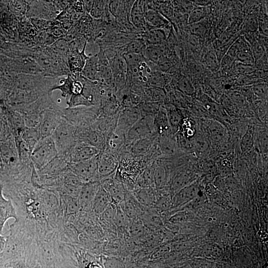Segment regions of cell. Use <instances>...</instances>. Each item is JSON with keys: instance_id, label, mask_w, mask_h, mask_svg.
Segmentation results:
<instances>
[{"instance_id": "db71d44e", "label": "cell", "mask_w": 268, "mask_h": 268, "mask_svg": "<svg viewBox=\"0 0 268 268\" xmlns=\"http://www.w3.org/2000/svg\"><path fill=\"white\" fill-rule=\"evenodd\" d=\"M5 244V240L4 238L0 236V252L3 249Z\"/></svg>"}, {"instance_id": "ab89813d", "label": "cell", "mask_w": 268, "mask_h": 268, "mask_svg": "<svg viewBox=\"0 0 268 268\" xmlns=\"http://www.w3.org/2000/svg\"><path fill=\"white\" fill-rule=\"evenodd\" d=\"M105 4L104 0H94L93 7L89 14L94 19H101L104 12Z\"/></svg>"}, {"instance_id": "f5cc1de1", "label": "cell", "mask_w": 268, "mask_h": 268, "mask_svg": "<svg viewBox=\"0 0 268 268\" xmlns=\"http://www.w3.org/2000/svg\"><path fill=\"white\" fill-rule=\"evenodd\" d=\"M94 0H83V6L84 9L86 13H89L91 9L93 7L94 4Z\"/></svg>"}, {"instance_id": "1f68e13d", "label": "cell", "mask_w": 268, "mask_h": 268, "mask_svg": "<svg viewBox=\"0 0 268 268\" xmlns=\"http://www.w3.org/2000/svg\"><path fill=\"white\" fill-rule=\"evenodd\" d=\"M147 46L141 38H136L124 45V53L142 54Z\"/></svg>"}, {"instance_id": "4fadbf2b", "label": "cell", "mask_w": 268, "mask_h": 268, "mask_svg": "<svg viewBox=\"0 0 268 268\" xmlns=\"http://www.w3.org/2000/svg\"><path fill=\"white\" fill-rule=\"evenodd\" d=\"M158 145L161 155L172 158L178 154V147L175 134L170 130L158 135Z\"/></svg>"}, {"instance_id": "4dcf8cb0", "label": "cell", "mask_w": 268, "mask_h": 268, "mask_svg": "<svg viewBox=\"0 0 268 268\" xmlns=\"http://www.w3.org/2000/svg\"><path fill=\"white\" fill-rule=\"evenodd\" d=\"M208 14V8L206 6H198L193 8L190 11L187 23L188 25L200 22L206 17Z\"/></svg>"}, {"instance_id": "7dc6e473", "label": "cell", "mask_w": 268, "mask_h": 268, "mask_svg": "<svg viewBox=\"0 0 268 268\" xmlns=\"http://www.w3.org/2000/svg\"><path fill=\"white\" fill-rule=\"evenodd\" d=\"M235 70L238 74L242 75L249 74L255 71L254 66L244 65L238 62L235 65Z\"/></svg>"}, {"instance_id": "e575fe53", "label": "cell", "mask_w": 268, "mask_h": 268, "mask_svg": "<svg viewBox=\"0 0 268 268\" xmlns=\"http://www.w3.org/2000/svg\"><path fill=\"white\" fill-rule=\"evenodd\" d=\"M67 107L72 108L79 106L90 107L92 104L82 94L71 95L67 100Z\"/></svg>"}, {"instance_id": "7402d4cb", "label": "cell", "mask_w": 268, "mask_h": 268, "mask_svg": "<svg viewBox=\"0 0 268 268\" xmlns=\"http://www.w3.org/2000/svg\"><path fill=\"white\" fill-rule=\"evenodd\" d=\"M112 203L109 194L100 184L92 203V209L95 213L101 214Z\"/></svg>"}, {"instance_id": "ee69618b", "label": "cell", "mask_w": 268, "mask_h": 268, "mask_svg": "<svg viewBox=\"0 0 268 268\" xmlns=\"http://www.w3.org/2000/svg\"><path fill=\"white\" fill-rule=\"evenodd\" d=\"M253 144V137L252 130L247 131L242 137L241 148L243 151H248L251 149Z\"/></svg>"}, {"instance_id": "8992f818", "label": "cell", "mask_w": 268, "mask_h": 268, "mask_svg": "<svg viewBox=\"0 0 268 268\" xmlns=\"http://www.w3.org/2000/svg\"><path fill=\"white\" fill-rule=\"evenodd\" d=\"M68 169L83 183L100 182L98 155L89 160L69 164Z\"/></svg>"}, {"instance_id": "60d3db41", "label": "cell", "mask_w": 268, "mask_h": 268, "mask_svg": "<svg viewBox=\"0 0 268 268\" xmlns=\"http://www.w3.org/2000/svg\"><path fill=\"white\" fill-rule=\"evenodd\" d=\"M51 47L58 52V53L65 54L67 57L69 52L68 43L67 40L64 38L59 39L57 40L52 45Z\"/></svg>"}, {"instance_id": "3957f363", "label": "cell", "mask_w": 268, "mask_h": 268, "mask_svg": "<svg viewBox=\"0 0 268 268\" xmlns=\"http://www.w3.org/2000/svg\"><path fill=\"white\" fill-rule=\"evenodd\" d=\"M58 156V151L51 136L41 138L31 153V161L36 171L40 170Z\"/></svg>"}, {"instance_id": "5bb4252c", "label": "cell", "mask_w": 268, "mask_h": 268, "mask_svg": "<svg viewBox=\"0 0 268 268\" xmlns=\"http://www.w3.org/2000/svg\"><path fill=\"white\" fill-rule=\"evenodd\" d=\"M100 185V182L83 183L77 198L80 209L92 208V203Z\"/></svg>"}, {"instance_id": "484cf974", "label": "cell", "mask_w": 268, "mask_h": 268, "mask_svg": "<svg viewBox=\"0 0 268 268\" xmlns=\"http://www.w3.org/2000/svg\"><path fill=\"white\" fill-rule=\"evenodd\" d=\"M169 103L179 109H185L191 104L189 96L175 88L167 92Z\"/></svg>"}, {"instance_id": "4316f807", "label": "cell", "mask_w": 268, "mask_h": 268, "mask_svg": "<svg viewBox=\"0 0 268 268\" xmlns=\"http://www.w3.org/2000/svg\"><path fill=\"white\" fill-rule=\"evenodd\" d=\"M168 170L161 159L156 160L154 171V185L157 189L163 187L166 183Z\"/></svg>"}, {"instance_id": "30bf717a", "label": "cell", "mask_w": 268, "mask_h": 268, "mask_svg": "<svg viewBox=\"0 0 268 268\" xmlns=\"http://www.w3.org/2000/svg\"><path fill=\"white\" fill-rule=\"evenodd\" d=\"M142 117L138 106L123 108L118 115L116 129L126 134Z\"/></svg>"}, {"instance_id": "ffe728a7", "label": "cell", "mask_w": 268, "mask_h": 268, "mask_svg": "<svg viewBox=\"0 0 268 268\" xmlns=\"http://www.w3.org/2000/svg\"><path fill=\"white\" fill-rule=\"evenodd\" d=\"M144 16L146 21L147 30L155 28H162L170 24L169 20L157 10L147 8L145 5Z\"/></svg>"}, {"instance_id": "7a4b0ae2", "label": "cell", "mask_w": 268, "mask_h": 268, "mask_svg": "<svg viewBox=\"0 0 268 268\" xmlns=\"http://www.w3.org/2000/svg\"><path fill=\"white\" fill-rule=\"evenodd\" d=\"M62 111L63 119L75 127L90 126L101 115L100 107L96 106L67 107Z\"/></svg>"}, {"instance_id": "d6986e66", "label": "cell", "mask_w": 268, "mask_h": 268, "mask_svg": "<svg viewBox=\"0 0 268 268\" xmlns=\"http://www.w3.org/2000/svg\"><path fill=\"white\" fill-rule=\"evenodd\" d=\"M119 205L129 218H137L142 213L141 205L132 193L127 190L124 201Z\"/></svg>"}, {"instance_id": "f35d334b", "label": "cell", "mask_w": 268, "mask_h": 268, "mask_svg": "<svg viewBox=\"0 0 268 268\" xmlns=\"http://www.w3.org/2000/svg\"><path fill=\"white\" fill-rule=\"evenodd\" d=\"M12 136L7 120L0 118V142L4 141Z\"/></svg>"}, {"instance_id": "277c9868", "label": "cell", "mask_w": 268, "mask_h": 268, "mask_svg": "<svg viewBox=\"0 0 268 268\" xmlns=\"http://www.w3.org/2000/svg\"><path fill=\"white\" fill-rule=\"evenodd\" d=\"M154 117L142 116L129 130L126 134L127 145L137 140L158 134L154 125Z\"/></svg>"}, {"instance_id": "8fae6325", "label": "cell", "mask_w": 268, "mask_h": 268, "mask_svg": "<svg viewBox=\"0 0 268 268\" xmlns=\"http://www.w3.org/2000/svg\"><path fill=\"white\" fill-rule=\"evenodd\" d=\"M119 159L107 151H101L98 154V172L100 181L114 174L117 171Z\"/></svg>"}, {"instance_id": "2e32d148", "label": "cell", "mask_w": 268, "mask_h": 268, "mask_svg": "<svg viewBox=\"0 0 268 268\" xmlns=\"http://www.w3.org/2000/svg\"><path fill=\"white\" fill-rule=\"evenodd\" d=\"M158 134L142 138L128 145L130 152L136 158H140L147 154L157 141Z\"/></svg>"}, {"instance_id": "83f0119b", "label": "cell", "mask_w": 268, "mask_h": 268, "mask_svg": "<svg viewBox=\"0 0 268 268\" xmlns=\"http://www.w3.org/2000/svg\"><path fill=\"white\" fill-rule=\"evenodd\" d=\"M154 125L158 135L162 133L171 130L166 111L162 105L157 113L154 115Z\"/></svg>"}, {"instance_id": "9a60e30c", "label": "cell", "mask_w": 268, "mask_h": 268, "mask_svg": "<svg viewBox=\"0 0 268 268\" xmlns=\"http://www.w3.org/2000/svg\"><path fill=\"white\" fill-rule=\"evenodd\" d=\"M172 31V26L169 24L162 28H155L146 30L141 33V38L147 46H158L166 41Z\"/></svg>"}, {"instance_id": "d6a6232c", "label": "cell", "mask_w": 268, "mask_h": 268, "mask_svg": "<svg viewBox=\"0 0 268 268\" xmlns=\"http://www.w3.org/2000/svg\"><path fill=\"white\" fill-rule=\"evenodd\" d=\"M162 103L158 102L141 101L137 106L142 116H154L160 109Z\"/></svg>"}, {"instance_id": "7c38bea8", "label": "cell", "mask_w": 268, "mask_h": 268, "mask_svg": "<svg viewBox=\"0 0 268 268\" xmlns=\"http://www.w3.org/2000/svg\"><path fill=\"white\" fill-rule=\"evenodd\" d=\"M100 151L96 147L82 142L77 141L68 159V164L90 159L98 155Z\"/></svg>"}, {"instance_id": "e0dca14e", "label": "cell", "mask_w": 268, "mask_h": 268, "mask_svg": "<svg viewBox=\"0 0 268 268\" xmlns=\"http://www.w3.org/2000/svg\"><path fill=\"white\" fill-rule=\"evenodd\" d=\"M86 45L81 51H69L67 56V64L69 73L73 75L80 74L82 71L86 60L89 58L85 53Z\"/></svg>"}, {"instance_id": "6da1fadb", "label": "cell", "mask_w": 268, "mask_h": 268, "mask_svg": "<svg viewBox=\"0 0 268 268\" xmlns=\"http://www.w3.org/2000/svg\"><path fill=\"white\" fill-rule=\"evenodd\" d=\"M75 131V127L63 119L51 135L58 151V156L64 158L67 162L71 150L77 141Z\"/></svg>"}, {"instance_id": "52a82bcc", "label": "cell", "mask_w": 268, "mask_h": 268, "mask_svg": "<svg viewBox=\"0 0 268 268\" xmlns=\"http://www.w3.org/2000/svg\"><path fill=\"white\" fill-rule=\"evenodd\" d=\"M75 128V134L77 141L94 146L100 152L105 150L106 138L102 133L94 130L91 126Z\"/></svg>"}, {"instance_id": "816d5d0a", "label": "cell", "mask_w": 268, "mask_h": 268, "mask_svg": "<svg viewBox=\"0 0 268 268\" xmlns=\"http://www.w3.org/2000/svg\"><path fill=\"white\" fill-rule=\"evenodd\" d=\"M156 206L159 208H166L169 205V201L166 197H163L159 199L156 203Z\"/></svg>"}, {"instance_id": "7bdbcfd3", "label": "cell", "mask_w": 268, "mask_h": 268, "mask_svg": "<svg viewBox=\"0 0 268 268\" xmlns=\"http://www.w3.org/2000/svg\"><path fill=\"white\" fill-rule=\"evenodd\" d=\"M129 218L124 212L121 206L118 204L116 205V213L115 218V223L117 226H124L128 222Z\"/></svg>"}, {"instance_id": "d590c367", "label": "cell", "mask_w": 268, "mask_h": 268, "mask_svg": "<svg viewBox=\"0 0 268 268\" xmlns=\"http://www.w3.org/2000/svg\"><path fill=\"white\" fill-rule=\"evenodd\" d=\"M63 199L68 214H74L80 209L78 199L69 195L63 194Z\"/></svg>"}, {"instance_id": "c3c4849f", "label": "cell", "mask_w": 268, "mask_h": 268, "mask_svg": "<svg viewBox=\"0 0 268 268\" xmlns=\"http://www.w3.org/2000/svg\"><path fill=\"white\" fill-rule=\"evenodd\" d=\"M253 90L255 94L259 97H266L268 95V86L267 84L260 83H258L253 87Z\"/></svg>"}, {"instance_id": "74e56055", "label": "cell", "mask_w": 268, "mask_h": 268, "mask_svg": "<svg viewBox=\"0 0 268 268\" xmlns=\"http://www.w3.org/2000/svg\"><path fill=\"white\" fill-rule=\"evenodd\" d=\"M122 56L126 62L127 67L137 66L145 59L142 54L127 53L124 54Z\"/></svg>"}, {"instance_id": "8d00e7d4", "label": "cell", "mask_w": 268, "mask_h": 268, "mask_svg": "<svg viewBox=\"0 0 268 268\" xmlns=\"http://www.w3.org/2000/svg\"><path fill=\"white\" fill-rule=\"evenodd\" d=\"M209 129L211 136L213 140L218 141L224 137L225 130L218 122L213 121L210 124Z\"/></svg>"}, {"instance_id": "f6af8a7d", "label": "cell", "mask_w": 268, "mask_h": 268, "mask_svg": "<svg viewBox=\"0 0 268 268\" xmlns=\"http://www.w3.org/2000/svg\"><path fill=\"white\" fill-rule=\"evenodd\" d=\"M201 21L189 25L190 32L195 36H202L206 32V28Z\"/></svg>"}, {"instance_id": "d4e9b609", "label": "cell", "mask_w": 268, "mask_h": 268, "mask_svg": "<svg viewBox=\"0 0 268 268\" xmlns=\"http://www.w3.org/2000/svg\"><path fill=\"white\" fill-rule=\"evenodd\" d=\"M162 105L166 111L170 128L175 134L178 131L183 120L181 110L176 108L169 103L162 104Z\"/></svg>"}, {"instance_id": "f546056e", "label": "cell", "mask_w": 268, "mask_h": 268, "mask_svg": "<svg viewBox=\"0 0 268 268\" xmlns=\"http://www.w3.org/2000/svg\"><path fill=\"white\" fill-rule=\"evenodd\" d=\"M20 137L32 150L38 141L41 138L38 126L36 127H26Z\"/></svg>"}, {"instance_id": "bcb514c9", "label": "cell", "mask_w": 268, "mask_h": 268, "mask_svg": "<svg viewBox=\"0 0 268 268\" xmlns=\"http://www.w3.org/2000/svg\"><path fill=\"white\" fill-rule=\"evenodd\" d=\"M251 74L252 75H251L249 74L240 76L237 80V84L241 85H247L255 83H258V81L260 79L253 75L252 73Z\"/></svg>"}, {"instance_id": "f1b7e54d", "label": "cell", "mask_w": 268, "mask_h": 268, "mask_svg": "<svg viewBox=\"0 0 268 268\" xmlns=\"http://www.w3.org/2000/svg\"><path fill=\"white\" fill-rule=\"evenodd\" d=\"M132 194L141 205L147 206L154 201L155 193L153 187L140 188Z\"/></svg>"}, {"instance_id": "836d02e7", "label": "cell", "mask_w": 268, "mask_h": 268, "mask_svg": "<svg viewBox=\"0 0 268 268\" xmlns=\"http://www.w3.org/2000/svg\"><path fill=\"white\" fill-rule=\"evenodd\" d=\"M174 84L176 89L188 96H191L195 92V88L188 77L182 76Z\"/></svg>"}, {"instance_id": "681fc988", "label": "cell", "mask_w": 268, "mask_h": 268, "mask_svg": "<svg viewBox=\"0 0 268 268\" xmlns=\"http://www.w3.org/2000/svg\"><path fill=\"white\" fill-rule=\"evenodd\" d=\"M206 65L211 68H215L217 66V60L215 54L212 52H208L205 57Z\"/></svg>"}, {"instance_id": "ac0fdd59", "label": "cell", "mask_w": 268, "mask_h": 268, "mask_svg": "<svg viewBox=\"0 0 268 268\" xmlns=\"http://www.w3.org/2000/svg\"><path fill=\"white\" fill-rule=\"evenodd\" d=\"M18 219L15 209L10 200L6 199L3 195V187L0 185V232L5 222L9 218Z\"/></svg>"}, {"instance_id": "ba28073f", "label": "cell", "mask_w": 268, "mask_h": 268, "mask_svg": "<svg viewBox=\"0 0 268 268\" xmlns=\"http://www.w3.org/2000/svg\"><path fill=\"white\" fill-rule=\"evenodd\" d=\"M101 185L109 194L112 203L118 205L125 199L126 189L116 173L100 181Z\"/></svg>"}, {"instance_id": "603a6c76", "label": "cell", "mask_w": 268, "mask_h": 268, "mask_svg": "<svg viewBox=\"0 0 268 268\" xmlns=\"http://www.w3.org/2000/svg\"><path fill=\"white\" fill-rule=\"evenodd\" d=\"M80 74L90 81H99V73L97 54L89 57Z\"/></svg>"}, {"instance_id": "44dd1931", "label": "cell", "mask_w": 268, "mask_h": 268, "mask_svg": "<svg viewBox=\"0 0 268 268\" xmlns=\"http://www.w3.org/2000/svg\"><path fill=\"white\" fill-rule=\"evenodd\" d=\"M118 116L109 117L100 115L90 126L94 130L102 133L106 138L115 131Z\"/></svg>"}, {"instance_id": "cb8c5ba5", "label": "cell", "mask_w": 268, "mask_h": 268, "mask_svg": "<svg viewBox=\"0 0 268 268\" xmlns=\"http://www.w3.org/2000/svg\"><path fill=\"white\" fill-rule=\"evenodd\" d=\"M199 188L195 184L188 185L176 194L173 198V204L180 205L196 198L199 193Z\"/></svg>"}, {"instance_id": "f907efd6", "label": "cell", "mask_w": 268, "mask_h": 268, "mask_svg": "<svg viewBox=\"0 0 268 268\" xmlns=\"http://www.w3.org/2000/svg\"><path fill=\"white\" fill-rule=\"evenodd\" d=\"M71 6L77 13H83L84 11L83 1H73Z\"/></svg>"}, {"instance_id": "11a10c76", "label": "cell", "mask_w": 268, "mask_h": 268, "mask_svg": "<svg viewBox=\"0 0 268 268\" xmlns=\"http://www.w3.org/2000/svg\"><path fill=\"white\" fill-rule=\"evenodd\" d=\"M2 166V162H1L0 157V167H1Z\"/></svg>"}, {"instance_id": "b9f144b4", "label": "cell", "mask_w": 268, "mask_h": 268, "mask_svg": "<svg viewBox=\"0 0 268 268\" xmlns=\"http://www.w3.org/2000/svg\"><path fill=\"white\" fill-rule=\"evenodd\" d=\"M244 29L247 33L256 32L258 29V18L254 15L247 16L245 21Z\"/></svg>"}, {"instance_id": "5b68a950", "label": "cell", "mask_w": 268, "mask_h": 268, "mask_svg": "<svg viewBox=\"0 0 268 268\" xmlns=\"http://www.w3.org/2000/svg\"><path fill=\"white\" fill-rule=\"evenodd\" d=\"M62 110L56 105L42 111L38 125L41 138L52 135L63 119Z\"/></svg>"}, {"instance_id": "9c48e42d", "label": "cell", "mask_w": 268, "mask_h": 268, "mask_svg": "<svg viewBox=\"0 0 268 268\" xmlns=\"http://www.w3.org/2000/svg\"><path fill=\"white\" fill-rule=\"evenodd\" d=\"M0 157L2 165L16 169L21 166L13 136L0 142Z\"/></svg>"}]
</instances>
